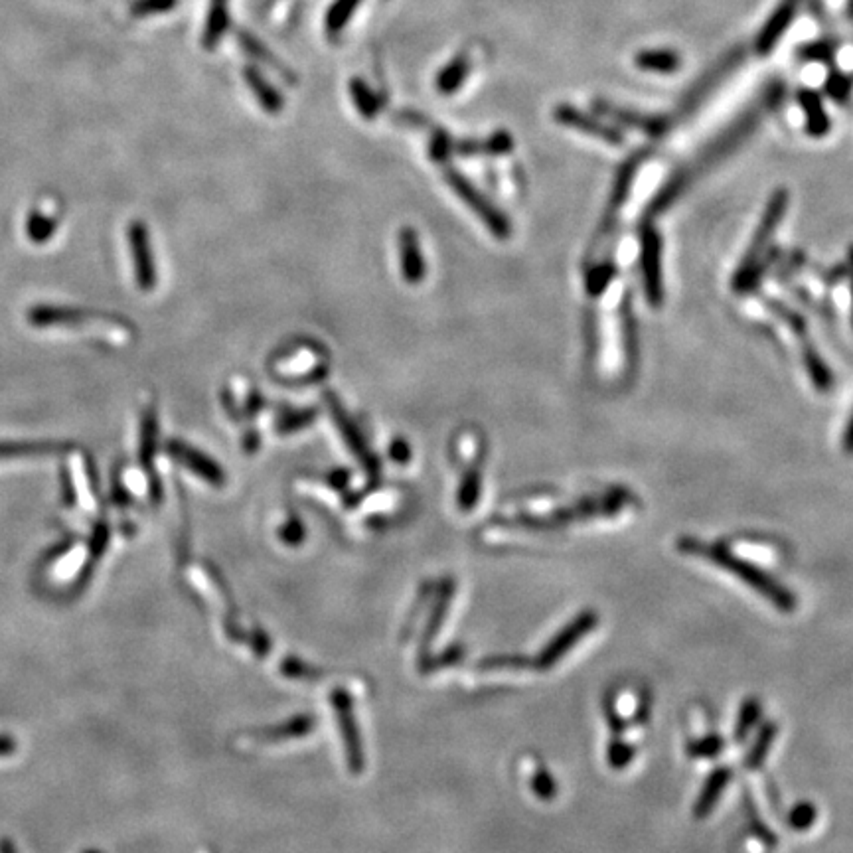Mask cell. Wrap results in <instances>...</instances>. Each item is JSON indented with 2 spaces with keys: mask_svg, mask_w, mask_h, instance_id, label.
Segmentation results:
<instances>
[{
  "mask_svg": "<svg viewBox=\"0 0 853 853\" xmlns=\"http://www.w3.org/2000/svg\"><path fill=\"white\" fill-rule=\"evenodd\" d=\"M634 64L642 72L650 74H676L682 68V58L674 50H644L636 54Z\"/></svg>",
  "mask_w": 853,
  "mask_h": 853,
  "instance_id": "18",
  "label": "cell"
},
{
  "mask_svg": "<svg viewBox=\"0 0 853 853\" xmlns=\"http://www.w3.org/2000/svg\"><path fill=\"white\" fill-rule=\"evenodd\" d=\"M678 547L686 553V555H696L709 563L719 565L723 571L735 575L737 579H741L743 583H747L753 591H757L759 595H763L773 607L782 613H792L796 611V595L792 591H788L782 583H778L775 577H771L769 573H765L761 567H757L755 563L737 557L729 547H725L723 543H705L696 538H682L678 542Z\"/></svg>",
  "mask_w": 853,
  "mask_h": 853,
  "instance_id": "1",
  "label": "cell"
},
{
  "mask_svg": "<svg viewBox=\"0 0 853 853\" xmlns=\"http://www.w3.org/2000/svg\"><path fill=\"white\" fill-rule=\"evenodd\" d=\"M156 433H158V423H156L155 409H147L143 417V433H141V463L147 468H151L155 461Z\"/></svg>",
  "mask_w": 853,
  "mask_h": 853,
  "instance_id": "29",
  "label": "cell"
},
{
  "mask_svg": "<svg viewBox=\"0 0 853 853\" xmlns=\"http://www.w3.org/2000/svg\"><path fill=\"white\" fill-rule=\"evenodd\" d=\"M360 0H336L328 14H326V32L328 36H336L342 32V28L350 22L354 10L358 8Z\"/></svg>",
  "mask_w": 853,
  "mask_h": 853,
  "instance_id": "26",
  "label": "cell"
},
{
  "mask_svg": "<svg viewBox=\"0 0 853 853\" xmlns=\"http://www.w3.org/2000/svg\"><path fill=\"white\" fill-rule=\"evenodd\" d=\"M129 243L133 251L135 277L141 291H153L156 285L155 261L151 255V241L147 226L141 222H133L129 228Z\"/></svg>",
  "mask_w": 853,
  "mask_h": 853,
  "instance_id": "11",
  "label": "cell"
},
{
  "mask_svg": "<svg viewBox=\"0 0 853 853\" xmlns=\"http://www.w3.org/2000/svg\"><path fill=\"white\" fill-rule=\"evenodd\" d=\"M330 701H332V705L336 709L340 733H342L344 747H346L348 765H350L352 773L358 775V773L364 771L366 759H364V749H362V739H360L358 723H356L354 709H352V698L344 690H334V694L330 696Z\"/></svg>",
  "mask_w": 853,
  "mask_h": 853,
  "instance_id": "6",
  "label": "cell"
},
{
  "mask_svg": "<svg viewBox=\"0 0 853 853\" xmlns=\"http://www.w3.org/2000/svg\"><path fill=\"white\" fill-rule=\"evenodd\" d=\"M838 44L834 40H816L798 48V60L806 64H834Z\"/></svg>",
  "mask_w": 853,
  "mask_h": 853,
  "instance_id": "23",
  "label": "cell"
},
{
  "mask_svg": "<svg viewBox=\"0 0 853 853\" xmlns=\"http://www.w3.org/2000/svg\"><path fill=\"white\" fill-rule=\"evenodd\" d=\"M281 672H283L285 676L293 678V680H311V678H318V676H320V672H318L316 668H312V666L305 664V662H301V660H297V658H287V660H283V664H281Z\"/></svg>",
  "mask_w": 853,
  "mask_h": 853,
  "instance_id": "41",
  "label": "cell"
},
{
  "mask_svg": "<svg viewBox=\"0 0 853 853\" xmlns=\"http://www.w3.org/2000/svg\"><path fill=\"white\" fill-rule=\"evenodd\" d=\"M611 275H613V269H611V267H603V269L593 271V273H591V277H589V291H591L593 295H599L601 291H605V287H607V283H609Z\"/></svg>",
  "mask_w": 853,
  "mask_h": 853,
  "instance_id": "45",
  "label": "cell"
},
{
  "mask_svg": "<svg viewBox=\"0 0 853 853\" xmlns=\"http://www.w3.org/2000/svg\"><path fill=\"white\" fill-rule=\"evenodd\" d=\"M607 717H609V723H611V729H613V733L621 737L622 731H624V723H622L621 715H619V713H617L615 709H609Z\"/></svg>",
  "mask_w": 853,
  "mask_h": 853,
  "instance_id": "52",
  "label": "cell"
},
{
  "mask_svg": "<svg viewBox=\"0 0 853 853\" xmlns=\"http://www.w3.org/2000/svg\"><path fill=\"white\" fill-rule=\"evenodd\" d=\"M761 713H763V705L759 699L749 698L741 703L737 723H735V739L737 741H743L751 733V729L759 723Z\"/></svg>",
  "mask_w": 853,
  "mask_h": 853,
  "instance_id": "27",
  "label": "cell"
},
{
  "mask_svg": "<svg viewBox=\"0 0 853 853\" xmlns=\"http://www.w3.org/2000/svg\"><path fill=\"white\" fill-rule=\"evenodd\" d=\"M72 449L60 441H4L0 443V461L22 459V457H42L52 453H64Z\"/></svg>",
  "mask_w": 853,
  "mask_h": 853,
  "instance_id": "17",
  "label": "cell"
},
{
  "mask_svg": "<svg viewBox=\"0 0 853 853\" xmlns=\"http://www.w3.org/2000/svg\"><path fill=\"white\" fill-rule=\"evenodd\" d=\"M824 91L832 101L848 103L853 93V76L842 70H830L824 83Z\"/></svg>",
  "mask_w": 853,
  "mask_h": 853,
  "instance_id": "31",
  "label": "cell"
},
{
  "mask_svg": "<svg viewBox=\"0 0 853 853\" xmlns=\"http://www.w3.org/2000/svg\"><path fill=\"white\" fill-rule=\"evenodd\" d=\"M480 484H482V478H480V470L474 466V468H470L468 472H466L465 476H463V480H461V488H459V506L468 512V510H472L474 506H476V502H478V498H480Z\"/></svg>",
  "mask_w": 853,
  "mask_h": 853,
  "instance_id": "32",
  "label": "cell"
},
{
  "mask_svg": "<svg viewBox=\"0 0 853 853\" xmlns=\"http://www.w3.org/2000/svg\"><path fill=\"white\" fill-rule=\"evenodd\" d=\"M399 251H401V275L407 283L417 285L425 277V263L419 249L417 233L405 228L399 233Z\"/></svg>",
  "mask_w": 853,
  "mask_h": 853,
  "instance_id": "15",
  "label": "cell"
},
{
  "mask_svg": "<svg viewBox=\"0 0 853 853\" xmlns=\"http://www.w3.org/2000/svg\"><path fill=\"white\" fill-rule=\"evenodd\" d=\"M279 536H281V540L285 543H289V545H299V543L305 540V528H303V524L299 522V520H289L283 528H281V532H279Z\"/></svg>",
  "mask_w": 853,
  "mask_h": 853,
  "instance_id": "44",
  "label": "cell"
},
{
  "mask_svg": "<svg viewBox=\"0 0 853 853\" xmlns=\"http://www.w3.org/2000/svg\"><path fill=\"white\" fill-rule=\"evenodd\" d=\"M595 109L605 117L621 123L622 127H630L648 137H662L670 129V121L662 115H642L638 111H630L609 101H595Z\"/></svg>",
  "mask_w": 853,
  "mask_h": 853,
  "instance_id": "10",
  "label": "cell"
},
{
  "mask_svg": "<svg viewBox=\"0 0 853 853\" xmlns=\"http://www.w3.org/2000/svg\"><path fill=\"white\" fill-rule=\"evenodd\" d=\"M346 482H348V474H346L344 470H340V472H336V474L332 476V484H336L338 488H344V486H346Z\"/></svg>",
  "mask_w": 853,
  "mask_h": 853,
  "instance_id": "56",
  "label": "cell"
},
{
  "mask_svg": "<svg viewBox=\"0 0 853 853\" xmlns=\"http://www.w3.org/2000/svg\"><path fill=\"white\" fill-rule=\"evenodd\" d=\"M447 182L451 184V188L455 190V194L465 202L466 206L480 218V222L494 233L498 239H508L512 233V226L508 222V218L496 210L492 206V202L488 198H484L463 174L455 172V170H447L445 174Z\"/></svg>",
  "mask_w": 853,
  "mask_h": 853,
  "instance_id": "3",
  "label": "cell"
},
{
  "mask_svg": "<svg viewBox=\"0 0 853 853\" xmlns=\"http://www.w3.org/2000/svg\"><path fill=\"white\" fill-rule=\"evenodd\" d=\"M87 853H99V852H87Z\"/></svg>",
  "mask_w": 853,
  "mask_h": 853,
  "instance_id": "59",
  "label": "cell"
},
{
  "mask_svg": "<svg viewBox=\"0 0 853 853\" xmlns=\"http://www.w3.org/2000/svg\"><path fill=\"white\" fill-rule=\"evenodd\" d=\"M226 26H228V0H212L210 18H208L206 34H204V44L208 50L216 48Z\"/></svg>",
  "mask_w": 853,
  "mask_h": 853,
  "instance_id": "24",
  "label": "cell"
},
{
  "mask_svg": "<svg viewBox=\"0 0 853 853\" xmlns=\"http://www.w3.org/2000/svg\"><path fill=\"white\" fill-rule=\"evenodd\" d=\"M463 658H465V648H463V646H451L445 654L437 656V658H435V660H431V662H425L421 668H423V672H433V670H439V668H445V666L457 664V662H461Z\"/></svg>",
  "mask_w": 853,
  "mask_h": 853,
  "instance_id": "42",
  "label": "cell"
},
{
  "mask_svg": "<svg viewBox=\"0 0 853 853\" xmlns=\"http://www.w3.org/2000/svg\"><path fill=\"white\" fill-rule=\"evenodd\" d=\"M800 2L802 0H780L778 2V6L769 16V20L763 24V28L755 40V50L759 56H769L775 52L778 42L782 40V36L788 30V26L794 22L798 8H800Z\"/></svg>",
  "mask_w": 853,
  "mask_h": 853,
  "instance_id": "9",
  "label": "cell"
},
{
  "mask_svg": "<svg viewBox=\"0 0 853 853\" xmlns=\"http://www.w3.org/2000/svg\"><path fill=\"white\" fill-rule=\"evenodd\" d=\"M723 747H725V743H723V739L719 735H707V737H701L698 741L688 743L686 753H688L690 759L707 761V759L719 757L721 751H723Z\"/></svg>",
  "mask_w": 853,
  "mask_h": 853,
  "instance_id": "33",
  "label": "cell"
},
{
  "mask_svg": "<svg viewBox=\"0 0 853 853\" xmlns=\"http://www.w3.org/2000/svg\"><path fill=\"white\" fill-rule=\"evenodd\" d=\"M328 407H330V413H332V417H334L336 425L340 427V433L344 435L346 443L350 445L352 453L358 457V461H360L362 465L366 466L372 474H378V463H376V459L370 455V451H368V447H366V443H364V439H362V435H360L358 427L348 419V415L344 413V409H342V405L336 401V397L328 395Z\"/></svg>",
  "mask_w": 853,
  "mask_h": 853,
  "instance_id": "13",
  "label": "cell"
},
{
  "mask_svg": "<svg viewBox=\"0 0 853 853\" xmlns=\"http://www.w3.org/2000/svg\"><path fill=\"white\" fill-rule=\"evenodd\" d=\"M798 105H800L804 119H806V133L814 139L826 137L832 129V121H830V115L826 113L822 95L810 87L800 89L798 91Z\"/></svg>",
  "mask_w": 853,
  "mask_h": 853,
  "instance_id": "14",
  "label": "cell"
},
{
  "mask_svg": "<svg viewBox=\"0 0 853 853\" xmlns=\"http://www.w3.org/2000/svg\"><path fill=\"white\" fill-rule=\"evenodd\" d=\"M786 208H788V192L784 188H780L771 196V200L765 208V214L761 218L759 230L755 232V237L747 249V257L743 259V263L735 275V281H733L735 291H749L757 283L761 261L765 257V249H767L771 237L778 230Z\"/></svg>",
  "mask_w": 853,
  "mask_h": 853,
  "instance_id": "2",
  "label": "cell"
},
{
  "mask_svg": "<svg viewBox=\"0 0 853 853\" xmlns=\"http://www.w3.org/2000/svg\"><path fill=\"white\" fill-rule=\"evenodd\" d=\"M312 419H314V411H312V409H309V411H295V413H287V415H283V417L279 419V423H277V431H279V433H293V431H299V429L307 427V425L311 423Z\"/></svg>",
  "mask_w": 853,
  "mask_h": 853,
  "instance_id": "40",
  "label": "cell"
},
{
  "mask_svg": "<svg viewBox=\"0 0 853 853\" xmlns=\"http://www.w3.org/2000/svg\"><path fill=\"white\" fill-rule=\"evenodd\" d=\"M553 117L563 127L575 129V131L585 133V135L595 137V139H601L607 145L621 147L622 143H624V135H622L617 127H611L609 123H605V121H601V119H597V117H593L589 113H583V111H579L573 105H559L553 111Z\"/></svg>",
  "mask_w": 853,
  "mask_h": 853,
  "instance_id": "7",
  "label": "cell"
},
{
  "mask_svg": "<svg viewBox=\"0 0 853 853\" xmlns=\"http://www.w3.org/2000/svg\"><path fill=\"white\" fill-rule=\"evenodd\" d=\"M107 545H109V528H107V524H97L95 530H93L91 542H89V561H87L83 573L79 575L78 585L79 583H87L89 581V577L93 573V563H97L101 559V555L107 549Z\"/></svg>",
  "mask_w": 853,
  "mask_h": 853,
  "instance_id": "30",
  "label": "cell"
},
{
  "mask_svg": "<svg viewBox=\"0 0 853 853\" xmlns=\"http://www.w3.org/2000/svg\"><path fill=\"white\" fill-rule=\"evenodd\" d=\"M640 271L646 301L658 309L664 303V279H662V239L654 228H644L640 239Z\"/></svg>",
  "mask_w": 853,
  "mask_h": 853,
  "instance_id": "4",
  "label": "cell"
},
{
  "mask_svg": "<svg viewBox=\"0 0 853 853\" xmlns=\"http://www.w3.org/2000/svg\"><path fill=\"white\" fill-rule=\"evenodd\" d=\"M389 457H391V461L405 465L411 459V447L403 439H395L389 447Z\"/></svg>",
  "mask_w": 853,
  "mask_h": 853,
  "instance_id": "46",
  "label": "cell"
},
{
  "mask_svg": "<svg viewBox=\"0 0 853 853\" xmlns=\"http://www.w3.org/2000/svg\"><path fill=\"white\" fill-rule=\"evenodd\" d=\"M453 593H455V583H453V579H445V583H443V587H441V593H439V597H437V601H435V607H433L431 619L427 621V628H425L423 640H421V660L425 658V654H427V650H429L431 642L435 640V636H437V632H439L441 624H443L445 617H447V611H449V607H451Z\"/></svg>",
  "mask_w": 853,
  "mask_h": 853,
  "instance_id": "19",
  "label": "cell"
},
{
  "mask_svg": "<svg viewBox=\"0 0 853 853\" xmlns=\"http://www.w3.org/2000/svg\"><path fill=\"white\" fill-rule=\"evenodd\" d=\"M0 853H20L10 838H0Z\"/></svg>",
  "mask_w": 853,
  "mask_h": 853,
  "instance_id": "55",
  "label": "cell"
},
{
  "mask_svg": "<svg viewBox=\"0 0 853 853\" xmlns=\"http://www.w3.org/2000/svg\"><path fill=\"white\" fill-rule=\"evenodd\" d=\"M62 482H64V498L72 506L76 502V490L72 486V478H70L68 470H62Z\"/></svg>",
  "mask_w": 853,
  "mask_h": 853,
  "instance_id": "50",
  "label": "cell"
},
{
  "mask_svg": "<svg viewBox=\"0 0 853 853\" xmlns=\"http://www.w3.org/2000/svg\"><path fill=\"white\" fill-rule=\"evenodd\" d=\"M251 646H253V652H255L257 656H267V654L271 652V640H269V636H265L261 630H255V632H253Z\"/></svg>",
  "mask_w": 853,
  "mask_h": 853,
  "instance_id": "49",
  "label": "cell"
},
{
  "mask_svg": "<svg viewBox=\"0 0 853 853\" xmlns=\"http://www.w3.org/2000/svg\"><path fill=\"white\" fill-rule=\"evenodd\" d=\"M597 624H599V617L595 611L579 613L565 628H561V632L553 640L545 644L534 666L538 670L553 668L577 642H581L589 632H593Z\"/></svg>",
  "mask_w": 853,
  "mask_h": 853,
  "instance_id": "5",
  "label": "cell"
},
{
  "mask_svg": "<svg viewBox=\"0 0 853 853\" xmlns=\"http://www.w3.org/2000/svg\"><path fill=\"white\" fill-rule=\"evenodd\" d=\"M350 89H352V99H354L360 115L366 117V119H374L380 113V107H382V103L376 97V93L366 83H362L358 79H354L350 83Z\"/></svg>",
  "mask_w": 853,
  "mask_h": 853,
  "instance_id": "28",
  "label": "cell"
},
{
  "mask_svg": "<svg viewBox=\"0 0 853 853\" xmlns=\"http://www.w3.org/2000/svg\"><path fill=\"white\" fill-rule=\"evenodd\" d=\"M850 273H852V299H853V247L850 249ZM853 305V301H852Z\"/></svg>",
  "mask_w": 853,
  "mask_h": 853,
  "instance_id": "57",
  "label": "cell"
},
{
  "mask_svg": "<svg viewBox=\"0 0 853 853\" xmlns=\"http://www.w3.org/2000/svg\"><path fill=\"white\" fill-rule=\"evenodd\" d=\"M634 753H636V751H634V747H632V745H628V743H624L621 737L613 739V741H611V745H609V751H607V759H609L611 769H615V771H622V769H626V767L632 763Z\"/></svg>",
  "mask_w": 853,
  "mask_h": 853,
  "instance_id": "36",
  "label": "cell"
},
{
  "mask_svg": "<svg viewBox=\"0 0 853 853\" xmlns=\"http://www.w3.org/2000/svg\"><path fill=\"white\" fill-rule=\"evenodd\" d=\"M848 16H850V18H852L853 20V0H850V2H848Z\"/></svg>",
  "mask_w": 853,
  "mask_h": 853,
  "instance_id": "58",
  "label": "cell"
},
{
  "mask_svg": "<svg viewBox=\"0 0 853 853\" xmlns=\"http://www.w3.org/2000/svg\"><path fill=\"white\" fill-rule=\"evenodd\" d=\"M844 447H846V451H848V453H853V413L852 417H850V421H848L846 433H844Z\"/></svg>",
  "mask_w": 853,
  "mask_h": 853,
  "instance_id": "53",
  "label": "cell"
},
{
  "mask_svg": "<svg viewBox=\"0 0 853 853\" xmlns=\"http://www.w3.org/2000/svg\"><path fill=\"white\" fill-rule=\"evenodd\" d=\"M245 81H247V85L251 87V91L255 93L257 101L261 103V107H263L267 113L277 115V113L283 109V99H281V97H279V93L273 89V85H271V83H267L257 70L247 68V70H245Z\"/></svg>",
  "mask_w": 853,
  "mask_h": 853,
  "instance_id": "20",
  "label": "cell"
},
{
  "mask_svg": "<svg viewBox=\"0 0 853 853\" xmlns=\"http://www.w3.org/2000/svg\"><path fill=\"white\" fill-rule=\"evenodd\" d=\"M530 662H528V658H524V656H504V654H500V656H492V658H486V660H482L480 662V670H522V668H526Z\"/></svg>",
  "mask_w": 853,
  "mask_h": 853,
  "instance_id": "37",
  "label": "cell"
},
{
  "mask_svg": "<svg viewBox=\"0 0 853 853\" xmlns=\"http://www.w3.org/2000/svg\"><path fill=\"white\" fill-rule=\"evenodd\" d=\"M28 322L36 328H52V326H81V324H97L107 322L115 324L119 320H111L107 314L70 309V307H34L28 311Z\"/></svg>",
  "mask_w": 853,
  "mask_h": 853,
  "instance_id": "8",
  "label": "cell"
},
{
  "mask_svg": "<svg viewBox=\"0 0 853 853\" xmlns=\"http://www.w3.org/2000/svg\"><path fill=\"white\" fill-rule=\"evenodd\" d=\"M166 451L180 463V465L190 468L196 476H200L202 480L214 484V486H222L226 484V474L222 470V466L216 465L208 455L184 445L182 441H170L166 445Z\"/></svg>",
  "mask_w": 853,
  "mask_h": 853,
  "instance_id": "12",
  "label": "cell"
},
{
  "mask_svg": "<svg viewBox=\"0 0 853 853\" xmlns=\"http://www.w3.org/2000/svg\"><path fill=\"white\" fill-rule=\"evenodd\" d=\"M470 72V62L466 56H457L437 78V89L445 95L455 93L463 83L466 76Z\"/></svg>",
  "mask_w": 853,
  "mask_h": 853,
  "instance_id": "25",
  "label": "cell"
},
{
  "mask_svg": "<svg viewBox=\"0 0 853 853\" xmlns=\"http://www.w3.org/2000/svg\"><path fill=\"white\" fill-rule=\"evenodd\" d=\"M174 4V0H143L135 6L137 14H153L160 10H168Z\"/></svg>",
  "mask_w": 853,
  "mask_h": 853,
  "instance_id": "48",
  "label": "cell"
},
{
  "mask_svg": "<svg viewBox=\"0 0 853 853\" xmlns=\"http://www.w3.org/2000/svg\"><path fill=\"white\" fill-rule=\"evenodd\" d=\"M257 449H259V437H257V433H249L245 437V451L247 453H255Z\"/></svg>",
  "mask_w": 853,
  "mask_h": 853,
  "instance_id": "54",
  "label": "cell"
},
{
  "mask_svg": "<svg viewBox=\"0 0 853 853\" xmlns=\"http://www.w3.org/2000/svg\"><path fill=\"white\" fill-rule=\"evenodd\" d=\"M239 40H241V44H243V48L251 54V56H255L257 60H261V62H267V66H271L275 72H279L281 76H285V78L293 79V74H289V70L287 68H283L257 40H253L251 36H247L245 32H241L239 34Z\"/></svg>",
  "mask_w": 853,
  "mask_h": 853,
  "instance_id": "35",
  "label": "cell"
},
{
  "mask_svg": "<svg viewBox=\"0 0 853 853\" xmlns=\"http://www.w3.org/2000/svg\"><path fill=\"white\" fill-rule=\"evenodd\" d=\"M451 151V141L445 133H437L431 143V156L433 160H445Z\"/></svg>",
  "mask_w": 853,
  "mask_h": 853,
  "instance_id": "47",
  "label": "cell"
},
{
  "mask_svg": "<svg viewBox=\"0 0 853 853\" xmlns=\"http://www.w3.org/2000/svg\"><path fill=\"white\" fill-rule=\"evenodd\" d=\"M54 228H56V222H54L52 218H46V216H42V214L34 212V214L30 216V222H28V235H30V239H32V241L42 243V241L50 239V235L54 232Z\"/></svg>",
  "mask_w": 853,
  "mask_h": 853,
  "instance_id": "38",
  "label": "cell"
},
{
  "mask_svg": "<svg viewBox=\"0 0 853 853\" xmlns=\"http://www.w3.org/2000/svg\"><path fill=\"white\" fill-rule=\"evenodd\" d=\"M16 741H14V737H10V735H6V733H0V757H8V755H12L14 751H16Z\"/></svg>",
  "mask_w": 853,
  "mask_h": 853,
  "instance_id": "51",
  "label": "cell"
},
{
  "mask_svg": "<svg viewBox=\"0 0 853 853\" xmlns=\"http://www.w3.org/2000/svg\"><path fill=\"white\" fill-rule=\"evenodd\" d=\"M776 733H778L776 723H765L759 729V735H757V739H755V743L749 749L747 759H745V767L747 769L755 771V769L763 767V763H765V759H767V755H769V751H771V747L775 743Z\"/></svg>",
  "mask_w": 853,
  "mask_h": 853,
  "instance_id": "21",
  "label": "cell"
},
{
  "mask_svg": "<svg viewBox=\"0 0 853 853\" xmlns=\"http://www.w3.org/2000/svg\"><path fill=\"white\" fill-rule=\"evenodd\" d=\"M314 727V717L312 715H297L291 721L271 729V731H261L257 733V737H261L263 741H281V739H295V737H303L307 733H311Z\"/></svg>",
  "mask_w": 853,
  "mask_h": 853,
  "instance_id": "22",
  "label": "cell"
},
{
  "mask_svg": "<svg viewBox=\"0 0 853 853\" xmlns=\"http://www.w3.org/2000/svg\"><path fill=\"white\" fill-rule=\"evenodd\" d=\"M731 776H733V771L729 767H717L711 775L707 776V780L699 792L698 800L694 804V816L698 820L707 818L713 812V808L717 806L725 786L731 782Z\"/></svg>",
  "mask_w": 853,
  "mask_h": 853,
  "instance_id": "16",
  "label": "cell"
},
{
  "mask_svg": "<svg viewBox=\"0 0 853 853\" xmlns=\"http://www.w3.org/2000/svg\"><path fill=\"white\" fill-rule=\"evenodd\" d=\"M484 145H486V151L492 153V155H504V153H510L514 149L512 137L508 133H504V131L494 133Z\"/></svg>",
  "mask_w": 853,
  "mask_h": 853,
  "instance_id": "43",
  "label": "cell"
},
{
  "mask_svg": "<svg viewBox=\"0 0 853 853\" xmlns=\"http://www.w3.org/2000/svg\"><path fill=\"white\" fill-rule=\"evenodd\" d=\"M818 818V810L812 802H798L788 814V826L796 832H806L814 826Z\"/></svg>",
  "mask_w": 853,
  "mask_h": 853,
  "instance_id": "34",
  "label": "cell"
},
{
  "mask_svg": "<svg viewBox=\"0 0 853 853\" xmlns=\"http://www.w3.org/2000/svg\"><path fill=\"white\" fill-rule=\"evenodd\" d=\"M532 790L540 800H551L557 796V782L545 769H538L532 776Z\"/></svg>",
  "mask_w": 853,
  "mask_h": 853,
  "instance_id": "39",
  "label": "cell"
}]
</instances>
